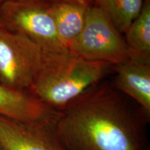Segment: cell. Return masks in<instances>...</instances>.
Instances as JSON below:
<instances>
[{
	"label": "cell",
	"instance_id": "cell-7",
	"mask_svg": "<svg viewBox=\"0 0 150 150\" xmlns=\"http://www.w3.org/2000/svg\"><path fill=\"white\" fill-rule=\"evenodd\" d=\"M57 110L44 104L29 91L0 84V115L24 122H52Z\"/></svg>",
	"mask_w": 150,
	"mask_h": 150
},
{
	"label": "cell",
	"instance_id": "cell-4",
	"mask_svg": "<svg viewBox=\"0 0 150 150\" xmlns=\"http://www.w3.org/2000/svg\"><path fill=\"white\" fill-rule=\"evenodd\" d=\"M0 25L37 43L45 52L67 50L58 38L46 0H8L0 4Z\"/></svg>",
	"mask_w": 150,
	"mask_h": 150
},
{
	"label": "cell",
	"instance_id": "cell-11",
	"mask_svg": "<svg viewBox=\"0 0 150 150\" xmlns=\"http://www.w3.org/2000/svg\"><path fill=\"white\" fill-rule=\"evenodd\" d=\"M108 17L122 34L139 15L145 0H92Z\"/></svg>",
	"mask_w": 150,
	"mask_h": 150
},
{
	"label": "cell",
	"instance_id": "cell-8",
	"mask_svg": "<svg viewBox=\"0 0 150 150\" xmlns=\"http://www.w3.org/2000/svg\"><path fill=\"white\" fill-rule=\"evenodd\" d=\"M113 86L150 117V63L129 59L113 67Z\"/></svg>",
	"mask_w": 150,
	"mask_h": 150
},
{
	"label": "cell",
	"instance_id": "cell-12",
	"mask_svg": "<svg viewBox=\"0 0 150 150\" xmlns=\"http://www.w3.org/2000/svg\"><path fill=\"white\" fill-rule=\"evenodd\" d=\"M8 1V0H0V4H1V3H3L4 1Z\"/></svg>",
	"mask_w": 150,
	"mask_h": 150
},
{
	"label": "cell",
	"instance_id": "cell-1",
	"mask_svg": "<svg viewBox=\"0 0 150 150\" xmlns=\"http://www.w3.org/2000/svg\"><path fill=\"white\" fill-rule=\"evenodd\" d=\"M112 83L99 82L57 110L54 129L68 150H149V117Z\"/></svg>",
	"mask_w": 150,
	"mask_h": 150
},
{
	"label": "cell",
	"instance_id": "cell-14",
	"mask_svg": "<svg viewBox=\"0 0 150 150\" xmlns=\"http://www.w3.org/2000/svg\"><path fill=\"white\" fill-rule=\"evenodd\" d=\"M145 1H149V0H145Z\"/></svg>",
	"mask_w": 150,
	"mask_h": 150
},
{
	"label": "cell",
	"instance_id": "cell-2",
	"mask_svg": "<svg viewBox=\"0 0 150 150\" xmlns=\"http://www.w3.org/2000/svg\"><path fill=\"white\" fill-rule=\"evenodd\" d=\"M111 69L113 66L107 63L86 60L69 50L45 52L29 91L50 108L59 110L102 81Z\"/></svg>",
	"mask_w": 150,
	"mask_h": 150
},
{
	"label": "cell",
	"instance_id": "cell-6",
	"mask_svg": "<svg viewBox=\"0 0 150 150\" xmlns=\"http://www.w3.org/2000/svg\"><path fill=\"white\" fill-rule=\"evenodd\" d=\"M54 120L24 122L0 115V150H68L56 135Z\"/></svg>",
	"mask_w": 150,
	"mask_h": 150
},
{
	"label": "cell",
	"instance_id": "cell-9",
	"mask_svg": "<svg viewBox=\"0 0 150 150\" xmlns=\"http://www.w3.org/2000/svg\"><path fill=\"white\" fill-rule=\"evenodd\" d=\"M57 33L64 48L68 50L83 29L88 9L93 1L88 0H46Z\"/></svg>",
	"mask_w": 150,
	"mask_h": 150
},
{
	"label": "cell",
	"instance_id": "cell-5",
	"mask_svg": "<svg viewBox=\"0 0 150 150\" xmlns=\"http://www.w3.org/2000/svg\"><path fill=\"white\" fill-rule=\"evenodd\" d=\"M45 51L31 39L0 25V84L29 91L40 70Z\"/></svg>",
	"mask_w": 150,
	"mask_h": 150
},
{
	"label": "cell",
	"instance_id": "cell-3",
	"mask_svg": "<svg viewBox=\"0 0 150 150\" xmlns=\"http://www.w3.org/2000/svg\"><path fill=\"white\" fill-rule=\"evenodd\" d=\"M68 50L86 60L105 62L113 67L130 59L122 34L93 4L88 9L83 29Z\"/></svg>",
	"mask_w": 150,
	"mask_h": 150
},
{
	"label": "cell",
	"instance_id": "cell-13",
	"mask_svg": "<svg viewBox=\"0 0 150 150\" xmlns=\"http://www.w3.org/2000/svg\"><path fill=\"white\" fill-rule=\"evenodd\" d=\"M88 1H92V0H88Z\"/></svg>",
	"mask_w": 150,
	"mask_h": 150
},
{
	"label": "cell",
	"instance_id": "cell-10",
	"mask_svg": "<svg viewBox=\"0 0 150 150\" xmlns=\"http://www.w3.org/2000/svg\"><path fill=\"white\" fill-rule=\"evenodd\" d=\"M125 34L130 59L150 63V0L144 1L139 15Z\"/></svg>",
	"mask_w": 150,
	"mask_h": 150
}]
</instances>
